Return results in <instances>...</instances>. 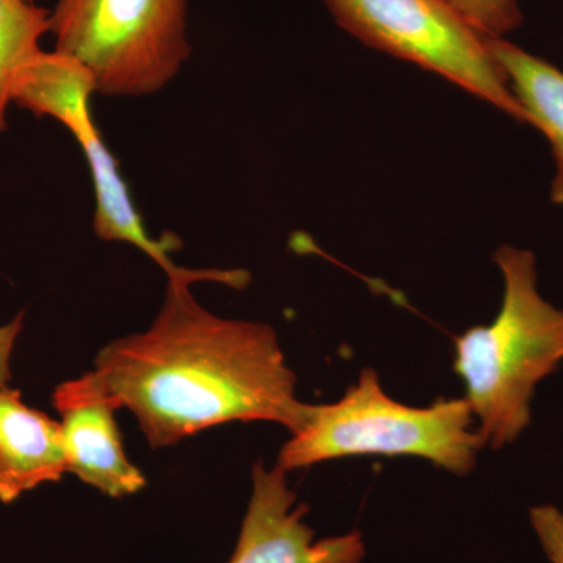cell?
I'll return each instance as SVG.
<instances>
[{"mask_svg": "<svg viewBox=\"0 0 563 563\" xmlns=\"http://www.w3.org/2000/svg\"><path fill=\"white\" fill-rule=\"evenodd\" d=\"M187 282H168L146 332L107 344L96 380L118 409L131 410L152 448L232 421H272L298 431L309 404L277 333L263 322L228 320L203 309Z\"/></svg>", "mask_w": 563, "mask_h": 563, "instance_id": "6da1fadb", "label": "cell"}, {"mask_svg": "<svg viewBox=\"0 0 563 563\" xmlns=\"http://www.w3.org/2000/svg\"><path fill=\"white\" fill-rule=\"evenodd\" d=\"M493 261L504 282L501 309L455 339L454 372L485 444L501 450L529 428L537 385L563 363V310L540 295L531 251L504 244Z\"/></svg>", "mask_w": 563, "mask_h": 563, "instance_id": "7a4b0ae2", "label": "cell"}, {"mask_svg": "<svg viewBox=\"0 0 563 563\" xmlns=\"http://www.w3.org/2000/svg\"><path fill=\"white\" fill-rule=\"evenodd\" d=\"M473 417L465 398L406 406L384 391L376 372L363 369L339 401L309 404L306 421L282 448L277 466L287 473L355 455H409L466 476L487 446L472 429Z\"/></svg>", "mask_w": 563, "mask_h": 563, "instance_id": "3957f363", "label": "cell"}, {"mask_svg": "<svg viewBox=\"0 0 563 563\" xmlns=\"http://www.w3.org/2000/svg\"><path fill=\"white\" fill-rule=\"evenodd\" d=\"M49 25L54 51L114 98L162 91L191 55L188 0H58Z\"/></svg>", "mask_w": 563, "mask_h": 563, "instance_id": "277c9868", "label": "cell"}, {"mask_svg": "<svg viewBox=\"0 0 563 563\" xmlns=\"http://www.w3.org/2000/svg\"><path fill=\"white\" fill-rule=\"evenodd\" d=\"M336 24L374 49L439 74L525 122L485 36L444 0H324Z\"/></svg>", "mask_w": 563, "mask_h": 563, "instance_id": "5b68a950", "label": "cell"}, {"mask_svg": "<svg viewBox=\"0 0 563 563\" xmlns=\"http://www.w3.org/2000/svg\"><path fill=\"white\" fill-rule=\"evenodd\" d=\"M279 466L252 472V495L239 542L228 563H361L366 548L361 532L314 539L303 521L307 506L296 503Z\"/></svg>", "mask_w": 563, "mask_h": 563, "instance_id": "8992f818", "label": "cell"}, {"mask_svg": "<svg viewBox=\"0 0 563 563\" xmlns=\"http://www.w3.org/2000/svg\"><path fill=\"white\" fill-rule=\"evenodd\" d=\"M52 404L62 417L68 473L111 498L133 495L146 485L143 473L129 461L122 446L114 420L120 409L95 374L62 384L54 391Z\"/></svg>", "mask_w": 563, "mask_h": 563, "instance_id": "52a82bcc", "label": "cell"}, {"mask_svg": "<svg viewBox=\"0 0 563 563\" xmlns=\"http://www.w3.org/2000/svg\"><path fill=\"white\" fill-rule=\"evenodd\" d=\"M79 144L95 185L96 211L92 225L99 239L139 247L161 266L168 282H218L232 288H244L250 284L251 274L243 269H188L177 266L169 257V252L180 250L179 236L169 233L162 240H155L146 232L139 210L133 206L128 184L122 179L117 157L103 141L101 131L96 129Z\"/></svg>", "mask_w": 563, "mask_h": 563, "instance_id": "ba28073f", "label": "cell"}, {"mask_svg": "<svg viewBox=\"0 0 563 563\" xmlns=\"http://www.w3.org/2000/svg\"><path fill=\"white\" fill-rule=\"evenodd\" d=\"M68 473L60 422L32 409L21 393L0 388V503L16 501Z\"/></svg>", "mask_w": 563, "mask_h": 563, "instance_id": "9c48e42d", "label": "cell"}, {"mask_svg": "<svg viewBox=\"0 0 563 563\" xmlns=\"http://www.w3.org/2000/svg\"><path fill=\"white\" fill-rule=\"evenodd\" d=\"M98 92L90 69L60 52L41 51L14 77L10 101L35 117H49L77 143L98 129L91 96Z\"/></svg>", "mask_w": 563, "mask_h": 563, "instance_id": "30bf717a", "label": "cell"}, {"mask_svg": "<svg viewBox=\"0 0 563 563\" xmlns=\"http://www.w3.org/2000/svg\"><path fill=\"white\" fill-rule=\"evenodd\" d=\"M488 51L509 81L510 91L531 124L550 141L555 162L551 201L563 206V70L506 38H487Z\"/></svg>", "mask_w": 563, "mask_h": 563, "instance_id": "8fae6325", "label": "cell"}, {"mask_svg": "<svg viewBox=\"0 0 563 563\" xmlns=\"http://www.w3.org/2000/svg\"><path fill=\"white\" fill-rule=\"evenodd\" d=\"M51 10L29 0H0V133L7 131L14 77L40 54L49 33Z\"/></svg>", "mask_w": 563, "mask_h": 563, "instance_id": "7c38bea8", "label": "cell"}, {"mask_svg": "<svg viewBox=\"0 0 563 563\" xmlns=\"http://www.w3.org/2000/svg\"><path fill=\"white\" fill-rule=\"evenodd\" d=\"M470 27L487 38L504 35L523 22L518 0H444Z\"/></svg>", "mask_w": 563, "mask_h": 563, "instance_id": "4fadbf2b", "label": "cell"}, {"mask_svg": "<svg viewBox=\"0 0 563 563\" xmlns=\"http://www.w3.org/2000/svg\"><path fill=\"white\" fill-rule=\"evenodd\" d=\"M529 521L544 555L551 563H563V512L551 504L532 507Z\"/></svg>", "mask_w": 563, "mask_h": 563, "instance_id": "5bb4252c", "label": "cell"}, {"mask_svg": "<svg viewBox=\"0 0 563 563\" xmlns=\"http://www.w3.org/2000/svg\"><path fill=\"white\" fill-rule=\"evenodd\" d=\"M22 320H24V313L18 314L9 324L0 325V388L9 387L11 380V354H13L18 335L22 331Z\"/></svg>", "mask_w": 563, "mask_h": 563, "instance_id": "9a60e30c", "label": "cell"}, {"mask_svg": "<svg viewBox=\"0 0 563 563\" xmlns=\"http://www.w3.org/2000/svg\"><path fill=\"white\" fill-rule=\"evenodd\" d=\"M29 2H35V0H29Z\"/></svg>", "mask_w": 563, "mask_h": 563, "instance_id": "2e32d148", "label": "cell"}]
</instances>
